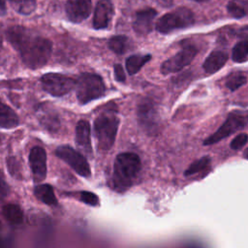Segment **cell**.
<instances>
[{
    "label": "cell",
    "mask_w": 248,
    "mask_h": 248,
    "mask_svg": "<svg viewBox=\"0 0 248 248\" xmlns=\"http://www.w3.org/2000/svg\"><path fill=\"white\" fill-rule=\"evenodd\" d=\"M6 37L13 47L19 53L22 62L30 69L45 66L52 51L51 42L24 26H11Z\"/></svg>",
    "instance_id": "obj_1"
},
{
    "label": "cell",
    "mask_w": 248,
    "mask_h": 248,
    "mask_svg": "<svg viewBox=\"0 0 248 248\" xmlns=\"http://www.w3.org/2000/svg\"><path fill=\"white\" fill-rule=\"evenodd\" d=\"M140 159L133 152H123L116 156L113 166V186L118 192L126 191L140 170Z\"/></svg>",
    "instance_id": "obj_2"
},
{
    "label": "cell",
    "mask_w": 248,
    "mask_h": 248,
    "mask_svg": "<svg viewBox=\"0 0 248 248\" xmlns=\"http://www.w3.org/2000/svg\"><path fill=\"white\" fill-rule=\"evenodd\" d=\"M118 126L119 118L115 111L108 109L98 114L94 121L93 130L99 149L106 151L112 147Z\"/></svg>",
    "instance_id": "obj_3"
},
{
    "label": "cell",
    "mask_w": 248,
    "mask_h": 248,
    "mask_svg": "<svg viewBox=\"0 0 248 248\" xmlns=\"http://www.w3.org/2000/svg\"><path fill=\"white\" fill-rule=\"evenodd\" d=\"M77 99L81 105L103 97L106 93V85L103 78L97 74L83 73L76 82Z\"/></svg>",
    "instance_id": "obj_4"
},
{
    "label": "cell",
    "mask_w": 248,
    "mask_h": 248,
    "mask_svg": "<svg viewBox=\"0 0 248 248\" xmlns=\"http://www.w3.org/2000/svg\"><path fill=\"white\" fill-rule=\"evenodd\" d=\"M194 23L195 16L193 12L186 7H180L161 16L157 20L155 28L159 33L169 34L175 30L188 28Z\"/></svg>",
    "instance_id": "obj_5"
},
{
    "label": "cell",
    "mask_w": 248,
    "mask_h": 248,
    "mask_svg": "<svg viewBox=\"0 0 248 248\" xmlns=\"http://www.w3.org/2000/svg\"><path fill=\"white\" fill-rule=\"evenodd\" d=\"M138 123L148 135H155L160 130V115L155 103L149 98H143L137 107Z\"/></svg>",
    "instance_id": "obj_6"
},
{
    "label": "cell",
    "mask_w": 248,
    "mask_h": 248,
    "mask_svg": "<svg viewBox=\"0 0 248 248\" xmlns=\"http://www.w3.org/2000/svg\"><path fill=\"white\" fill-rule=\"evenodd\" d=\"M247 125V115L242 111H232L229 113L225 122L219 127V129L204 140V145H211L219 142L225 138H228L232 134L243 129Z\"/></svg>",
    "instance_id": "obj_7"
},
{
    "label": "cell",
    "mask_w": 248,
    "mask_h": 248,
    "mask_svg": "<svg viewBox=\"0 0 248 248\" xmlns=\"http://www.w3.org/2000/svg\"><path fill=\"white\" fill-rule=\"evenodd\" d=\"M198 51L199 50L195 45L191 43L182 44V47L177 53L162 63L161 73L163 75H168L181 71L194 60Z\"/></svg>",
    "instance_id": "obj_8"
},
{
    "label": "cell",
    "mask_w": 248,
    "mask_h": 248,
    "mask_svg": "<svg viewBox=\"0 0 248 248\" xmlns=\"http://www.w3.org/2000/svg\"><path fill=\"white\" fill-rule=\"evenodd\" d=\"M43 89L54 97L68 94L76 86V80L68 76L58 73H47L41 78Z\"/></svg>",
    "instance_id": "obj_9"
},
{
    "label": "cell",
    "mask_w": 248,
    "mask_h": 248,
    "mask_svg": "<svg viewBox=\"0 0 248 248\" xmlns=\"http://www.w3.org/2000/svg\"><path fill=\"white\" fill-rule=\"evenodd\" d=\"M55 155L70 166L78 174L82 177H89L91 174L90 166L86 158L79 152L69 145L58 146Z\"/></svg>",
    "instance_id": "obj_10"
},
{
    "label": "cell",
    "mask_w": 248,
    "mask_h": 248,
    "mask_svg": "<svg viewBox=\"0 0 248 248\" xmlns=\"http://www.w3.org/2000/svg\"><path fill=\"white\" fill-rule=\"evenodd\" d=\"M66 16L71 22L80 23L86 19L92 11L91 0H67Z\"/></svg>",
    "instance_id": "obj_11"
},
{
    "label": "cell",
    "mask_w": 248,
    "mask_h": 248,
    "mask_svg": "<svg viewBox=\"0 0 248 248\" xmlns=\"http://www.w3.org/2000/svg\"><path fill=\"white\" fill-rule=\"evenodd\" d=\"M29 164L34 180L41 182L46 175V153L41 146H35L29 153Z\"/></svg>",
    "instance_id": "obj_12"
},
{
    "label": "cell",
    "mask_w": 248,
    "mask_h": 248,
    "mask_svg": "<svg viewBox=\"0 0 248 248\" xmlns=\"http://www.w3.org/2000/svg\"><path fill=\"white\" fill-rule=\"evenodd\" d=\"M114 15V7L110 0H100L98 1L94 16H93V21L92 25L95 29H106Z\"/></svg>",
    "instance_id": "obj_13"
},
{
    "label": "cell",
    "mask_w": 248,
    "mask_h": 248,
    "mask_svg": "<svg viewBox=\"0 0 248 248\" xmlns=\"http://www.w3.org/2000/svg\"><path fill=\"white\" fill-rule=\"evenodd\" d=\"M156 16L157 12L152 8H145L138 11L133 21L134 31L140 36L149 34L153 29V22Z\"/></svg>",
    "instance_id": "obj_14"
},
{
    "label": "cell",
    "mask_w": 248,
    "mask_h": 248,
    "mask_svg": "<svg viewBox=\"0 0 248 248\" xmlns=\"http://www.w3.org/2000/svg\"><path fill=\"white\" fill-rule=\"evenodd\" d=\"M76 143L79 150L87 156H92L91 127L87 120L81 119L76 126Z\"/></svg>",
    "instance_id": "obj_15"
},
{
    "label": "cell",
    "mask_w": 248,
    "mask_h": 248,
    "mask_svg": "<svg viewBox=\"0 0 248 248\" xmlns=\"http://www.w3.org/2000/svg\"><path fill=\"white\" fill-rule=\"evenodd\" d=\"M228 60V54L223 50H213L204 60L202 68L205 73L212 75L223 68Z\"/></svg>",
    "instance_id": "obj_16"
},
{
    "label": "cell",
    "mask_w": 248,
    "mask_h": 248,
    "mask_svg": "<svg viewBox=\"0 0 248 248\" xmlns=\"http://www.w3.org/2000/svg\"><path fill=\"white\" fill-rule=\"evenodd\" d=\"M39 112H40L39 120L46 129L51 132H55L59 129L60 120L57 113L54 110L46 107H42Z\"/></svg>",
    "instance_id": "obj_17"
},
{
    "label": "cell",
    "mask_w": 248,
    "mask_h": 248,
    "mask_svg": "<svg viewBox=\"0 0 248 248\" xmlns=\"http://www.w3.org/2000/svg\"><path fill=\"white\" fill-rule=\"evenodd\" d=\"M19 119L16 113L0 99V127L12 129L18 125Z\"/></svg>",
    "instance_id": "obj_18"
},
{
    "label": "cell",
    "mask_w": 248,
    "mask_h": 248,
    "mask_svg": "<svg viewBox=\"0 0 248 248\" xmlns=\"http://www.w3.org/2000/svg\"><path fill=\"white\" fill-rule=\"evenodd\" d=\"M34 194L38 200L47 205H56L57 199L55 197L53 188L48 184H41L35 187Z\"/></svg>",
    "instance_id": "obj_19"
},
{
    "label": "cell",
    "mask_w": 248,
    "mask_h": 248,
    "mask_svg": "<svg viewBox=\"0 0 248 248\" xmlns=\"http://www.w3.org/2000/svg\"><path fill=\"white\" fill-rule=\"evenodd\" d=\"M151 59L150 54H134L127 58L126 60V70L128 74L135 75L137 74L142 66Z\"/></svg>",
    "instance_id": "obj_20"
},
{
    "label": "cell",
    "mask_w": 248,
    "mask_h": 248,
    "mask_svg": "<svg viewBox=\"0 0 248 248\" xmlns=\"http://www.w3.org/2000/svg\"><path fill=\"white\" fill-rule=\"evenodd\" d=\"M2 212L5 219L13 225H19L23 221L22 209L17 204L9 203L3 207Z\"/></svg>",
    "instance_id": "obj_21"
},
{
    "label": "cell",
    "mask_w": 248,
    "mask_h": 248,
    "mask_svg": "<svg viewBox=\"0 0 248 248\" xmlns=\"http://www.w3.org/2000/svg\"><path fill=\"white\" fill-rule=\"evenodd\" d=\"M229 15L233 18H242L247 16L248 4L246 0H230L227 5Z\"/></svg>",
    "instance_id": "obj_22"
},
{
    "label": "cell",
    "mask_w": 248,
    "mask_h": 248,
    "mask_svg": "<svg viewBox=\"0 0 248 248\" xmlns=\"http://www.w3.org/2000/svg\"><path fill=\"white\" fill-rule=\"evenodd\" d=\"M247 82V77L243 72H232L227 76L225 79V85L231 91H234L239 87L245 85Z\"/></svg>",
    "instance_id": "obj_23"
},
{
    "label": "cell",
    "mask_w": 248,
    "mask_h": 248,
    "mask_svg": "<svg viewBox=\"0 0 248 248\" xmlns=\"http://www.w3.org/2000/svg\"><path fill=\"white\" fill-rule=\"evenodd\" d=\"M129 39L125 35H116L110 38L108 42V48L115 54H123L127 50Z\"/></svg>",
    "instance_id": "obj_24"
},
{
    "label": "cell",
    "mask_w": 248,
    "mask_h": 248,
    "mask_svg": "<svg viewBox=\"0 0 248 248\" xmlns=\"http://www.w3.org/2000/svg\"><path fill=\"white\" fill-rule=\"evenodd\" d=\"M248 43L246 38L238 42L232 50V59L236 63H242L247 60Z\"/></svg>",
    "instance_id": "obj_25"
},
{
    "label": "cell",
    "mask_w": 248,
    "mask_h": 248,
    "mask_svg": "<svg viewBox=\"0 0 248 248\" xmlns=\"http://www.w3.org/2000/svg\"><path fill=\"white\" fill-rule=\"evenodd\" d=\"M9 2L21 15H30L36 9V0H9Z\"/></svg>",
    "instance_id": "obj_26"
},
{
    "label": "cell",
    "mask_w": 248,
    "mask_h": 248,
    "mask_svg": "<svg viewBox=\"0 0 248 248\" xmlns=\"http://www.w3.org/2000/svg\"><path fill=\"white\" fill-rule=\"evenodd\" d=\"M210 164V157L209 156H203L195 162H193L184 171L185 176H190L195 173L200 172L201 170H203L205 168H207Z\"/></svg>",
    "instance_id": "obj_27"
},
{
    "label": "cell",
    "mask_w": 248,
    "mask_h": 248,
    "mask_svg": "<svg viewBox=\"0 0 248 248\" xmlns=\"http://www.w3.org/2000/svg\"><path fill=\"white\" fill-rule=\"evenodd\" d=\"M79 199L82 202H84L85 204H88L90 206L99 205V198L95 193H92L89 191H82V192H80Z\"/></svg>",
    "instance_id": "obj_28"
},
{
    "label": "cell",
    "mask_w": 248,
    "mask_h": 248,
    "mask_svg": "<svg viewBox=\"0 0 248 248\" xmlns=\"http://www.w3.org/2000/svg\"><path fill=\"white\" fill-rule=\"evenodd\" d=\"M7 167L9 170V172L12 176L19 179L20 177V168L19 163L15 157H9L7 159Z\"/></svg>",
    "instance_id": "obj_29"
},
{
    "label": "cell",
    "mask_w": 248,
    "mask_h": 248,
    "mask_svg": "<svg viewBox=\"0 0 248 248\" xmlns=\"http://www.w3.org/2000/svg\"><path fill=\"white\" fill-rule=\"evenodd\" d=\"M248 140V137L247 134L245 133H241L239 135H237L232 141L230 144V147L233 150H239L241 149L243 146L246 145Z\"/></svg>",
    "instance_id": "obj_30"
},
{
    "label": "cell",
    "mask_w": 248,
    "mask_h": 248,
    "mask_svg": "<svg viewBox=\"0 0 248 248\" xmlns=\"http://www.w3.org/2000/svg\"><path fill=\"white\" fill-rule=\"evenodd\" d=\"M113 70H114L115 79L119 82H124L126 80V75H125L123 67L120 64H115Z\"/></svg>",
    "instance_id": "obj_31"
},
{
    "label": "cell",
    "mask_w": 248,
    "mask_h": 248,
    "mask_svg": "<svg viewBox=\"0 0 248 248\" xmlns=\"http://www.w3.org/2000/svg\"><path fill=\"white\" fill-rule=\"evenodd\" d=\"M8 192H9V188L5 181V176L0 170V201L6 198V196L8 195Z\"/></svg>",
    "instance_id": "obj_32"
},
{
    "label": "cell",
    "mask_w": 248,
    "mask_h": 248,
    "mask_svg": "<svg viewBox=\"0 0 248 248\" xmlns=\"http://www.w3.org/2000/svg\"><path fill=\"white\" fill-rule=\"evenodd\" d=\"M156 3H158V5L164 7V8H169L172 5L173 0H154Z\"/></svg>",
    "instance_id": "obj_33"
},
{
    "label": "cell",
    "mask_w": 248,
    "mask_h": 248,
    "mask_svg": "<svg viewBox=\"0 0 248 248\" xmlns=\"http://www.w3.org/2000/svg\"><path fill=\"white\" fill-rule=\"evenodd\" d=\"M6 3L5 0H0V16H4L6 14Z\"/></svg>",
    "instance_id": "obj_34"
},
{
    "label": "cell",
    "mask_w": 248,
    "mask_h": 248,
    "mask_svg": "<svg viewBox=\"0 0 248 248\" xmlns=\"http://www.w3.org/2000/svg\"><path fill=\"white\" fill-rule=\"evenodd\" d=\"M193 1H196V2H200V3H202V2H206V1H209V0H193Z\"/></svg>",
    "instance_id": "obj_35"
},
{
    "label": "cell",
    "mask_w": 248,
    "mask_h": 248,
    "mask_svg": "<svg viewBox=\"0 0 248 248\" xmlns=\"http://www.w3.org/2000/svg\"><path fill=\"white\" fill-rule=\"evenodd\" d=\"M0 142H1V138H0Z\"/></svg>",
    "instance_id": "obj_36"
}]
</instances>
